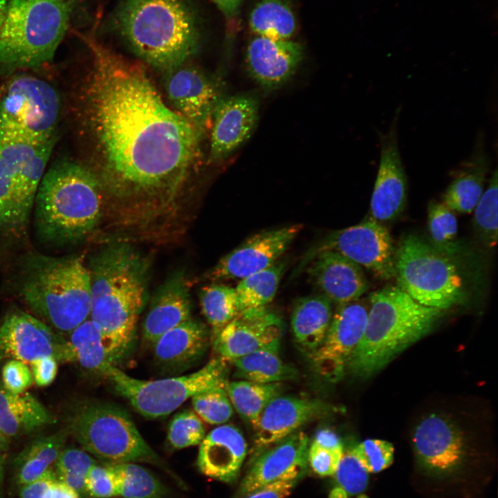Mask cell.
Returning a JSON list of instances; mask_svg holds the SVG:
<instances>
[{
  "mask_svg": "<svg viewBox=\"0 0 498 498\" xmlns=\"http://www.w3.org/2000/svg\"><path fill=\"white\" fill-rule=\"evenodd\" d=\"M344 450H329L322 448L310 442L308 452V463L318 475L328 477L334 475Z\"/></svg>",
  "mask_w": 498,
  "mask_h": 498,
  "instance_id": "obj_50",
  "label": "cell"
},
{
  "mask_svg": "<svg viewBox=\"0 0 498 498\" xmlns=\"http://www.w3.org/2000/svg\"><path fill=\"white\" fill-rule=\"evenodd\" d=\"M69 432L84 450L104 463L141 461L163 468L130 416L116 405L97 401L80 405L71 417Z\"/></svg>",
  "mask_w": 498,
  "mask_h": 498,
  "instance_id": "obj_9",
  "label": "cell"
},
{
  "mask_svg": "<svg viewBox=\"0 0 498 498\" xmlns=\"http://www.w3.org/2000/svg\"><path fill=\"white\" fill-rule=\"evenodd\" d=\"M398 108L388 131L380 133V163L371 199V217L381 223L396 219L403 211L407 181L398 145Z\"/></svg>",
  "mask_w": 498,
  "mask_h": 498,
  "instance_id": "obj_18",
  "label": "cell"
},
{
  "mask_svg": "<svg viewBox=\"0 0 498 498\" xmlns=\"http://www.w3.org/2000/svg\"><path fill=\"white\" fill-rule=\"evenodd\" d=\"M305 267L314 286L338 304L359 299L369 287L362 267L333 251L317 253Z\"/></svg>",
  "mask_w": 498,
  "mask_h": 498,
  "instance_id": "obj_23",
  "label": "cell"
},
{
  "mask_svg": "<svg viewBox=\"0 0 498 498\" xmlns=\"http://www.w3.org/2000/svg\"><path fill=\"white\" fill-rule=\"evenodd\" d=\"M201 306L211 328L212 341L240 313L235 288L221 284H210L202 289Z\"/></svg>",
  "mask_w": 498,
  "mask_h": 498,
  "instance_id": "obj_39",
  "label": "cell"
},
{
  "mask_svg": "<svg viewBox=\"0 0 498 498\" xmlns=\"http://www.w3.org/2000/svg\"><path fill=\"white\" fill-rule=\"evenodd\" d=\"M228 362L216 356L188 375L154 380L131 377L111 363L104 367L100 375L138 412L145 417L156 418L169 414L198 393L226 387Z\"/></svg>",
  "mask_w": 498,
  "mask_h": 498,
  "instance_id": "obj_11",
  "label": "cell"
},
{
  "mask_svg": "<svg viewBox=\"0 0 498 498\" xmlns=\"http://www.w3.org/2000/svg\"><path fill=\"white\" fill-rule=\"evenodd\" d=\"M368 309L359 299L339 304L326 335L309 356L315 371L333 382L346 371L348 360L365 330Z\"/></svg>",
  "mask_w": 498,
  "mask_h": 498,
  "instance_id": "obj_15",
  "label": "cell"
},
{
  "mask_svg": "<svg viewBox=\"0 0 498 498\" xmlns=\"http://www.w3.org/2000/svg\"><path fill=\"white\" fill-rule=\"evenodd\" d=\"M57 360L53 356L43 357L32 361L30 371L33 382L38 387H46L55 379L57 374Z\"/></svg>",
  "mask_w": 498,
  "mask_h": 498,
  "instance_id": "obj_51",
  "label": "cell"
},
{
  "mask_svg": "<svg viewBox=\"0 0 498 498\" xmlns=\"http://www.w3.org/2000/svg\"><path fill=\"white\" fill-rule=\"evenodd\" d=\"M6 454L0 455V496L2 491Z\"/></svg>",
  "mask_w": 498,
  "mask_h": 498,
  "instance_id": "obj_57",
  "label": "cell"
},
{
  "mask_svg": "<svg viewBox=\"0 0 498 498\" xmlns=\"http://www.w3.org/2000/svg\"><path fill=\"white\" fill-rule=\"evenodd\" d=\"M351 450L369 473L380 472L394 462V445L385 440L366 439Z\"/></svg>",
  "mask_w": 498,
  "mask_h": 498,
  "instance_id": "obj_46",
  "label": "cell"
},
{
  "mask_svg": "<svg viewBox=\"0 0 498 498\" xmlns=\"http://www.w3.org/2000/svg\"><path fill=\"white\" fill-rule=\"evenodd\" d=\"M17 289L27 306L61 333L69 335L89 318L91 277L81 256L28 253L21 259Z\"/></svg>",
  "mask_w": 498,
  "mask_h": 498,
  "instance_id": "obj_6",
  "label": "cell"
},
{
  "mask_svg": "<svg viewBox=\"0 0 498 498\" xmlns=\"http://www.w3.org/2000/svg\"><path fill=\"white\" fill-rule=\"evenodd\" d=\"M282 382L259 383L244 380L228 382L225 390L234 409L254 428L274 398L281 394Z\"/></svg>",
  "mask_w": 498,
  "mask_h": 498,
  "instance_id": "obj_36",
  "label": "cell"
},
{
  "mask_svg": "<svg viewBox=\"0 0 498 498\" xmlns=\"http://www.w3.org/2000/svg\"><path fill=\"white\" fill-rule=\"evenodd\" d=\"M57 479L53 467L39 478L19 487V498H44L50 485Z\"/></svg>",
  "mask_w": 498,
  "mask_h": 498,
  "instance_id": "obj_52",
  "label": "cell"
},
{
  "mask_svg": "<svg viewBox=\"0 0 498 498\" xmlns=\"http://www.w3.org/2000/svg\"><path fill=\"white\" fill-rule=\"evenodd\" d=\"M331 301L324 295L299 298L291 315V329L298 348L308 357L323 341L332 318Z\"/></svg>",
  "mask_w": 498,
  "mask_h": 498,
  "instance_id": "obj_30",
  "label": "cell"
},
{
  "mask_svg": "<svg viewBox=\"0 0 498 498\" xmlns=\"http://www.w3.org/2000/svg\"><path fill=\"white\" fill-rule=\"evenodd\" d=\"M307 467L293 468L279 479L267 483L241 498H286L290 495Z\"/></svg>",
  "mask_w": 498,
  "mask_h": 498,
  "instance_id": "obj_48",
  "label": "cell"
},
{
  "mask_svg": "<svg viewBox=\"0 0 498 498\" xmlns=\"http://www.w3.org/2000/svg\"><path fill=\"white\" fill-rule=\"evenodd\" d=\"M324 250L345 257L380 279L395 277L396 248L391 237L388 230L372 217L327 234L308 250L295 273L299 274L315 255Z\"/></svg>",
  "mask_w": 498,
  "mask_h": 498,
  "instance_id": "obj_12",
  "label": "cell"
},
{
  "mask_svg": "<svg viewBox=\"0 0 498 498\" xmlns=\"http://www.w3.org/2000/svg\"><path fill=\"white\" fill-rule=\"evenodd\" d=\"M66 431L37 439L29 443L15 459V482L18 487L44 474L54 464L65 447Z\"/></svg>",
  "mask_w": 498,
  "mask_h": 498,
  "instance_id": "obj_32",
  "label": "cell"
},
{
  "mask_svg": "<svg viewBox=\"0 0 498 498\" xmlns=\"http://www.w3.org/2000/svg\"><path fill=\"white\" fill-rule=\"evenodd\" d=\"M86 495L94 498H111L118 496L115 477L109 468L93 465L89 470L85 479Z\"/></svg>",
  "mask_w": 498,
  "mask_h": 498,
  "instance_id": "obj_47",
  "label": "cell"
},
{
  "mask_svg": "<svg viewBox=\"0 0 498 498\" xmlns=\"http://www.w3.org/2000/svg\"><path fill=\"white\" fill-rule=\"evenodd\" d=\"M311 443L329 450H344L342 443L338 434L329 428L318 430Z\"/></svg>",
  "mask_w": 498,
  "mask_h": 498,
  "instance_id": "obj_53",
  "label": "cell"
},
{
  "mask_svg": "<svg viewBox=\"0 0 498 498\" xmlns=\"http://www.w3.org/2000/svg\"><path fill=\"white\" fill-rule=\"evenodd\" d=\"M309 445L307 434L297 431L261 452L243 478L237 498L279 479L293 468L307 467Z\"/></svg>",
  "mask_w": 498,
  "mask_h": 498,
  "instance_id": "obj_24",
  "label": "cell"
},
{
  "mask_svg": "<svg viewBox=\"0 0 498 498\" xmlns=\"http://www.w3.org/2000/svg\"><path fill=\"white\" fill-rule=\"evenodd\" d=\"M395 269L396 286L423 306L445 310L465 298L464 280L455 259L417 235L400 239Z\"/></svg>",
  "mask_w": 498,
  "mask_h": 498,
  "instance_id": "obj_8",
  "label": "cell"
},
{
  "mask_svg": "<svg viewBox=\"0 0 498 498\" xmlns=\"http://www.w3.org/2000/svg\"><path fill=\"white\" fill-rule=\"evenodd\" d=\"M497 171L495 169L474 211L473 227L486 246L493 248L497 242Z\"/></svg>",
  "mask_w": 498,
  "mask_h": 498,
  "instance_id": "obj_41",
  "label": "cell"
},
{
  "mask_svg": "<svg viewBox=\"0 0 498 498\" xmlns=\"http://www.w3.org/2000/svg\"><path fill=\"white\" fill-rule=\"evenodd\" d=\"M67 341L71 362H77L83 368L99 374L107 365L114 364L100 329L90 318L72 331Z\"/></svg>",
  "mask_w": 498,
  "mask_h": 498,
  "instance_id": "obj_35",
  "label": "cell"
},
{
  "mask_svg": "<svg viewBox=\"0 0 498 498\" xmlns=\"http://www.w3.org/2000/svg\"><path fill=\"white\" fill-rule=\"evenodd\" d=\"M164 86L174 110L202 134L210 126L220 100L216 83L202 70L185 62L164 73Z\"/></svg>",
  "mask_w": 498,
  "mask_h": 498,
  "instance_id": "obj_17",
  "label": "cell"
},
{
  "mask_svg": "<svg viewBox=\"0 0 498 498\" xmlns=\"http://www.w3.org/2000/svg\"><path fill=\"white\" fill-rule=\"evenodd\" d=\"M76 0H8L0 30V72L52 61Z\"/></svg>",
  "mask_w": 498,
  "mask_h": 498,
  "instance_id": "obj_7",
  "label": "cell"
},
{
  "mask_svg": "<svg viewBox=\"0 0 498 498\" xmlns=\"http://www.w3.org/2000/svg\"><path fill=\"white\" fill-rule=\"evenodd\" d=\"M97 463L87 452L76 448H64L53 466L57 479L80 496L86 495L85 479L91 467Z\"/></svg>",
  "mask_w": 498,
  "mask_h": 498,
  "instance_id": "obj_42",
  "label": "cell"
},
{
  "mask_svg": "<svg viewBox=\"0 0 498 498\" xmlns=\"http://www.w3.org/2000/svg\"><path fill=\"white\" fill-rule=\"evenodd\" d=\"M332 407L316 398L279 395L262 411L253 428V457L283 440L306 423L326 416Z\"/></svg>",
  "mask_w": 498,
  "mask_h": 498,
  "instance_id": "obj_19",
  "label": "cell"
},
{
  "mask_svg": "<svg viewBox=\"0 0 498 498\" xmlns=\"http://www.w3.org/2000/svg\"><path fill=\"white\" fill-rule=\"evenodd\" d=\"M257 120L258 104L252 97L220 99L210 124V160H221L237 150L250 137Z\"/></svg>",
  "mask_w": 498,
  "mask_h": 498,
  "instance_id": "obj_21",
  "label": "cell"
},
{
  "mask_svg": "<svg viewBox=\"0 0 498 498\" xmlns=\"http://www.w3.org/2000/svg\"><path fill=\"white\" fill-rule=\"evenodd\" d=\"M82 38L91 64L79 111L104 185L123 197L173 194L196 160L201 133L165 104L143 67Z\"/></svg>",
  "mask_w": 498,
  "mask_h": 498,
  "instance_id": "obj_1",
  "label": "cell"
},
{
  "mask_svg": "<svg viewBox=\"0 0 498 498\" xmlns=\"http://www.w3.org/2000/svg\"><path fill=\"white\" fill-rule=\"evenodd\" d=\"M368 473L350 449L343 452L334 476L339 489L347 496H353L367 488Z\"/></svg>",
  "mask_w": 498,
  "mask_h": 498,
  "instance_id": "obj_45",
  "label": "cell"
},
{
  "mask_svg": "<svg viewBox=\"0 0 498 498\" xmlns=\"http://www.w3.org/2000/svg\"><path fill=\"white\" fill-rule=\"evenodd\" d=\"M286 262L278 260L269 267L240 280L235 288L240 312L266 307L274 299Z\"/></svg>",
  "mask_w": 498,
  "mask_h": 498,
  "instance_id": "obj_37",
  "label": "cell"
},
{
  "mask_svg": "<svg viewBox=\"0 0 498 498\" xmlns=\"http://www.w3.org/2000/svg\"><path fill=\"white\" fill-rule=\"evenodd\" d=\"M363 335L351 353L346 371L367 378L436 326L443 310L423 306L397 286L371 293Z\"/></svg>",
  "mask_w": 498,
  "mask_h": 498,
  "instance_id": "obj_5",
  "label": "cell"
},
{
  "mask_svg": "<svg viewBox=\"0 0 498 498\" xmlns=\"http://www.w3.org/2000/svg\"><path fill=\"white\" fill-rule=\"evenodd\" d=\"M302 229L295 224L252 235L222 257L208 278L213 282L242 279L279 259Z\"/></svg>",
  "mask_w": 498,
  "mask_h": 498,
  "instance_id": "obj_16",
  "label": "cell"
},
{
  "mask_svg": "<svg viewBox=\"0 0 498 498\" xmlns=\"http://www.w3.org/2000/svg\"><path fill=\"white\" fill-rule=\"evenodd\" d=\"M284 331L280 317L266 307L241 311L212 340L213 349L228 362L279 342Z\"/></svg>",
  "mask_w": 498,
  "mask_h": 498,
  "instance_id": "obj_20",
  "label": "cell"
},
{
  "mask_svg": "<svg viewBox=\"0 0 498 498\" xmlns=\"http://www.w3.org/2000/svg\"><path fill=\"white\" fill-rule=\"evenodd\" d=\"M60 111L51 84L32 75H15L0 87V145L56 138Z\"/></svg>",
  "mask_w": 498,
  "mask_h": 498,
  "instance_id": "obj_10",
  "label": "cell"
},
{
  "mask_svg": "<svg viewBox=\"0 0 498 498\" xmlns=\"http://www.w3.org/2000/svg\"><path fill=\"white\" fill-rule=\"evenodd\" d=\"M279 346L280 342H275L233 360L236 377L259 383L295 379L297 372L281 359Z\"/></svg>",
  "mask_w": 498,
  "mask_h": 498,
  "instance_id": "obj_33",
  "label": "cell"
},
{
  "mask_svg": "<svg viewBox=\"0 0 498 498\" xmlns=\"http://www.w3.org/2000/svg\"><path fill=\"white\" fill-rule=\"evenodd\" d=\"M228 19L235 17L243 0H210Z\"/></svg>",
  "mask_w": 498,
  "mask_h": 498,
  "instance_id": "obj_55",
  "label": "cell"
},
{
  "mask_svg": "<svg viewBox=\"0 0 498 498\" xmlns=\"http://www.w3.org/2000/svg\"><path fill=\"white\" fill-rule=\"evenodd\" d=\"M431 245L439 252L456 259L461 251L454 211L443 203L431 202L427 208Z\"/></svg>",
  "mask_w": 498,
  "mask_h": 498,
  "instance_id": "obj_40",
  "label": "cell"
},
{
  "mask_svg": "<svg viewBox=\"0 0 498 498\" xmlns=\"http://www.w3.org/2000/svg\"><path fill=\"white\" fill-rule=\"evenodd\" d=\"M490 159L485 149L483 137L477 138L470 156L463 163L446 189L443 203L452 211L470 214L474 211L484 188Z\"/></svg>",
  "mask_w": 498,
  "mask_h": 498,
  "instance_id": "obj_27",
  "label": "cell"
},
{
  "mask_svg": "<svg viewBox=\"0 0 498 498\" xmlns=\"http://www.w3.org/2000/svg\"><path fill=\"white\" fill-rule=\"evenodd\" d=\"M304 49L291 39L252 37L246 50V65L250 76L262 87L277 88L287 82L302 60Z\"/></svg>",
  "mask_w": 498,
  "mask_h": 498,
  "instance_id": "obj_22",
  "label": "cell"
},
{
  "mask_svg": "<svg viewBox=\"0 0 498 498\" xmlns=\"http://www.w3.org/2000/svg\"><path fill=\"white\" fill-rule=\"evenodd\" d=\"M10 441L0 431V455L6 454L9 448Z\"/></svg>",
  "mask_w": 498,
  "mask_h": 498,
  "instance_id": "obj_56",
  "label": "cell"
},
{
  "mask_svg": "<svg viewBox=\"0 0 498 498\" xmlns=\"http://www.w3.org/2000/svg\"><path fill=\"white\" fill-rule=\"evenodd\" d=\"M114 474L118 496L123 498H165L167 488L148 470L133 462L104 463Z\"/></svg>",
  "mask_w": 498,
  "mask_h": 498,
  "instance_id": "obj_38",
  "label": "cell"
},
{
  "mask_svg": "<svg viewBox=\"0 0 498 498\" xmlns=\"http://www.w3.org/2000/svg\"><path fill=\"white\" fill-rule=\"evenodd\" d=\"M30 142L0 145V231L17 237L15 192L20 172L27 159Z\"/></svg>",
  "mask_w": 498,
  "mask_h": 498,
  "instance_id": "obj_31",
  "label": "cell"
},
{
  "mask_svg": "<svg viewBox=\"0 0 498 498\" xmlns=\"http://www.w3.org/2000/svg\"><path fill=\"white\" fill-rule=\"evenodd\" d=\"M87 267L91 290L89 318L100 329L116 365L134 344L146 296V265L129 246L114 244L94 255Z\"/></svg>",
  "mask_w": 498,
  "mask_h": 498,
  "instance_id": "obj_2",
  "label": "cell"
},
{
  "mask_svg": "<svg viewBox=\"0 0 498 498\" xmlns=\"http://www.w3.org/2000/svg\"><path fill=\"white\" fill-rule=\"evenodd\" d=\"M54 418L34 396L13 394L0 382V431L10 441L51 424Z\"/></svg>",
  "mask_w": 498,
  "mask_h": 498,
  "instance_id": "obj_29",
  "label": "cell"
},
{
  "mask_svg": "<svg viewBox=\"0 0 498 498\" xmlns=\"http://www.w3.org/2000/svg\"><path fill=\"white\" fill-rule=\"evenodd\" d=\"M1 383L9 391L21 394L33 383L30 369L27 363L18 360H9L1 371Z\"/></svg>",
  "mask_w": 498,
  "mask_h": 498,
  "instance_id": "obj_49",
  "label": "cell"
},
{
  "mask_svg": "<svg viewBox=\"0 0 498 498\" xmlns=\"http://www.w3.org/2000/svg\"><path fill=\"white\" fill-rule=\"evenodd\" d=\"M189 287L183 276L167 282L156 293L143 321L144 340L151 345L164 333L190 319Z\"/></svg>",
  "mask_w": 498,
  "mask_h": 498,
  "instance_id": "obj_26",
  "label": "cell"
},
{
  "mask_svg": "<svg viewBox=\"0 0 498 498\" xmlns=\"http://www.w3.org/2000/svg\"><path fill=\"white\" fill-rule=\"evenodd\" d=\"M101 207L98 176L76 162H56L44 173L35 198L36 237L56 248L77 243L98 224Z\"/></svg>",
  "mask_w": 498,
  "mask_h": 498,
  "instance_id": "obj_4",
  "label": "cell"
},
{
  "mask_svg": "<svg viewBox=\"0 0 498 498\" xmlns=\"http://www.w3.org/2000/svg\"><path fill=\"white\" fill-rule=\"evenodd\" d=\"M192 404L194 412L205 422L220 425L227 422L233 414V407L225 387H217L193 396Z\"/></svg>",
  "mask_w": 498,
  "mask_h": 498,
  "instance_id": "obj_43",
  "label": "cell"
},
{
  "mask_svg": "<svg viewBox=\"0 0 498 498\" xmlns=\"http://www.w3.org/2000/svg\"><path fill=\"white\" fill-rule=\"evenodd\" d=\"M8 0H0V30L4 19Z\"/></svg>",
  "mask_w": 498,
  "mask_h": 498,
  "instance_id": "obj_58",
  "label": "cell"
},
{
  "mask_svg": "<svg viewBox=\"0 0 498 498\" xmlns=\"http://www.w3.org/2000/svg\"><path fill=\"white\" fill-rule=\"evenodd\" d=\"M412 443L419 466L432 477H452L468 462V445L463 432L443 416L425 417L415 428Z\"/></svg>",
  "mask_w": 498,
  "mask_h": 498,
  "instance_id": "obj_13",
  "label": "cell"
},
{
  "mask_svg": "<svg viewBox=\"0 0 498 498\" xmlns=\"http://www.w3.org/2000/svg\"><path fill=\"white\" fill-rule=\"evenodd\" d=\"M255 35L289 39L296 30V19L289 0H257L249 16Z\"/></svg>",
  "mask_w": 498,
  "mask_h": 498,
  "instance_id": "obj_34",
  "label": "cell"
},
{
  "mask_svg": "<svg viewBox=\"0 0 498 498\" xmlns=\"http://www.w3.org/2000/svg\"><path fill=\"white\" fill-rule=\"evenodd\" d=\"M241 432L232 425L218 426L200 443L196 465L210 478L225 483L236 480L247 455Z\"/></svg>",
  "mask_w": 498,
  "mask_h": 498,
  "instance_id": "obj_25",
  "label": "cell"
},
{
  "mask_svg": "<svg viewBox=\"0 0 498 498\" xmlns=\"http://www.w3.org/2000/svg\"><path fill=\"white\" fill-rule=\"evenodd\" d=\"M113 22L133 52L163 73L187 62L201 45L199 17L187 0H120Z\"/></svg>",
  "mask_w": 498,
  "mask_h": 498,
  "instance_id": "obj_3",
  "label": "cell"
},
{
  "mask_svg": "<svg viewBox=\"0 0 498 498\" xmlns=\"http://www.w3.org/2000/svg\"><path fill=\"white\" fill-rule=\"evenodd\" d=\"M46 356L71 362L67 340L37 317L20 310L9 312L0 323V360L30 363Z\"/></svg>",
  "mask_w": 498,
  "mask_h": 498,
  "instance_id": "obj_14",
  "label": "cell"
},
{
  "mask_svg": "<svg viewBox=\"0 0 498 498\" xmlns=\"http://www.w3.org/2000/svg\"><path fill=\"white\" fill-rule=\"evenodd\" d=\"M72 488L57 479L50 485L44 498H80Z\"/></svg>",
  "mask_w": 498,
  "mask_h": 498,
  "instance_id": "obj_54",
  "label": "cell"
},
{
  "mask_svg": "<svg viewBox=\"0 0 498 498\" xmlns=\"http://www.w3.org/2000/svg\"><path fill=\"white\" fill-rule=\"evenodd\" d=\"M205 436L201 418L190 410L176 414L168 427L167 441L174 449H183L199 445Z\"/></svg>",
  "mask_w": 498,
  "mask_h": 498,
  "instance_id": "obj_44",
  "label": "cell"
},
{
  "mask_svg": "<svg viewBox=\"0 0 498 498\" xmlns=\"http://www.w3.org/2000/svg\"><path fill=\"white\" fill-rule=\"evenodd\" d=\"M210 334L201 322L190 318L162 335L153 344L156 360L169 367H182L205 352Z\"/></svg>",
  "mask_w": 498,
  "mask_h": 498,
  "instance_id": "obj_28",
  "label": "cell"
},
{
  "mask_svg": "<svg viewBox=\"0 0 498 498\" xmlns=\"http://www.w3.org/2000/svg\"><path fill=\"white\" fill-rule=\"evenodd\" d=\"M358 498H368V497H366V496H365V495H360V496L358 497Z\"/></svg>",
  "mask_w": 498,
  "mask_h": 498,
  "instance_id": "obj_59",
  "label": "cell"
}]
</instances>
